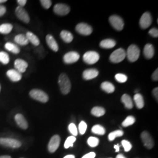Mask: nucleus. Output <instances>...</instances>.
Instances as JSON below:
<instances>
[{
	"label": "nucleus",
	"instance_id": "obj_1",
	"mask_svg": "<svg viewBox=\"0 0 158 158\" xmlns=\"http://www.w3.org/2000/svg\"><path fill=\"white\" fill-rule=\"evenodd\" d=\"M58 83L60 91L63 94H67L70 92L71 89V83L66 74L62 73L59 76Z\"/></svg>",
	"mask_w": 158,
	"mask_h": 158
},
{
	"label": "nucleus",
	"instance_id": "obj_2",
	"mask_svg": "<svg viewBox=\"0 0 158 158\" xmlns=\"http://www.w3.org/2000/svg\"><path fill=\"white\" fill-rule=\"evenodd\" d=\"M140 56V49L135 45H131L129 46L126 53V56L131 62L136 61Z\"/></svg>",
	"mask_w": 158,
	"mask_h": 158
},
{
	"label": "nucleus",
	"instance_id": "obj_3",
	"mask_svg": "<svg viewBox=\"0 0 158 158\" xmlns=\"http://www.w3.org/2000/svg\"><path fill=\"white\" fill-rule=\"evenodd\" d=\"M29 96L34 100L45 103L48 102L49 97L44 91L40 89H33L29 92Z\"/></svg>",
	"mask_w": 158,
	"mask_h": 158
},
{
	"label": "nucleus",
	"instance_id": "obj_4",
	"mask_svg": "<svg viewBox=\"0 0 158 158\" xmlns=\"http://www.w3.org/2000/svg\"><path fill=\"white\" fill-rule=\"evenodd\" d=\"M126 57V52L124 49L119 48L111 54L110 56V60L114 63H118L121 62Z\"/></svg>",
	"mask_w": 158,
	"mask_h": 158
},
{
	"label": "nucleus",
	"instance_id": "obj_5",
	"mask_svg": "<svg viewBox=\"0 0 158 158\" xmlns=\"http://www.w3.org/2000/svg\"><path fill=\"white\" fill-rule=\"evenodd\" d=\"M0 145L11 148H18L21 147V142L12 138H0Z\"/></svg>",
	"mask_w": 158,
	"mask_h": 158
},
{
	"label": "nucleus",
	"instance_id": "obj_6",
	"mask_svg": "<svg viewBox=\"0 0 158 158\" xmlns=\"http://www.w3.org/2000/svg\"><path fill=\"white\" fill-rule=\"evenodd\" d=\"M109 22L114 28L117 31H122L124 27L123 19L118 15H113L109 18Z\"/></svg>",
	"mask_w": 158,
	"mask_h": 158
},
{
	"label": "nucleus",
	"instance_id": "obj_7",
	"mask_svg": "<svg viewBox=\"0 0 158 158\" xmlns=\"http://www.w3.org/2000/svg\"><path fill=\"white\" fill-rule=\"evenodd\" d=\"M100 59L99 54L95 51H89L83 55V60L89 64H93L97 62Z\"/></svg>",
	"mask_w": 158,
	"mask_h": 158
},
{
	"label": "nucleus",
	"instance_id": "obj_8",
	"mask_svg": "<svg viewBox=\"0 0 158 158\" xmlns=\"http://www.w3.org/2000/svg\"><path fill=\"white\" fill-rule=\"evenodd\" d=\"M15 15L17 18L25 23H28L30 21V18L27 11L21 6H17L15 9Z\"/></svg>",
	"mask_w": 158,
	"mask_h": 158
},
{
	"label": "nucleus",
	"instance_id": "obj_9",
	"mask_svg": "<svg viewBox=\"0 0 158 158\" xmlns=\"http://www.w3.org/2000/svg\"><path fill=\"white\" fill-rule=\"evenodd\" d=\"M76 31L82 35L88 36L93 32V29L90 25L85 23H80L76 27Z\"/></svg>",
	"mask_w": 158,
	"mask_h": 158
},
{
	"label": "nucleus",
	"instance_id": "obj_10",
	"mask_svg": "<svg viewBox=\"0 0 158 158\" xmlns=\"http://www.w3.org/2000/svg\"><path fill=\"white\" fill-rule=\"evenodd\" d=\"M152 23V18L151 14L148 12H145L141 17L139 20V25L142 29L149 28Z\"/></svg>",
	"mask_w": 158,
	"mask_h": 158
},
{
	"label": "nucleus",
	"instance_id": "obj_11",
	"mask_svg": "<svg viewBox=\"0 0 158 158\" xmlns=\"http://www.w3.org/2000/svg\"><path fill=\"white\" fill-rule=\"evenodd\" d=\"M70 7L64 4H57L54 6L53 11L60 16H64L68 15L70 12Z\"/></svg>",
	"mask_w": 158,
	"mask_h": 158
},
{
	"label": "nucleus",
	"instance_id": "obj_12",
	"mask_svg": "<svg viewBox=\"0 0 158 158\" xmlns=\"http://www.w3.org/2000/svg\"><path fill=\"white\" fill-rule=\"evenodd\" d=\"M142 141L143 142L144 146L148 149H151L154 146V142L152 137L147 131H143L141 135Z\"/></svg>",
	"mask_w": 158,
	"mask_h": 158
},
{
	"label": "nucleus",
	"instance_id": "obj_13",
	"mask_svg": "<svg viewBox=\"0 0 158 158\" xmlns=\"http://www.w3.org/2000/svg\"><path fill=\"white\" fill-rule=\"evenodd\" d=\"M60 143V138L58 135L53 136L48 143V150L51 153H54L59 147Z\"/></svg>",
	"mask_w": 158,
	"mask_h": 158
},
{
	"label": "nucleus",
	"instance_id": "obj_14",
	"mask_svg": "<svg viewBox=\"0 0 158 158\" xmlns=\"http://www.w3.org/2000/svg\"><path fill=\"white\" fill-rule=\"evenodd\" d=\"M80 55L76 52H70L66 53L63 56V61L66 64H72L79 60Z\"/></svg>",
	"mask_w": 158,
	"mask_h": 158
},
{
	"label": "nucleus",
	"instance_id": "obj_15",
	"mask_svg": "<svg viewBox=\"0 0 158 158\" xmlns=\"http://www.w3.org/2000/svg\"><path fill=\"white\" fill-rule=\"evenodd\" d=\"M14 67L20 73H24L28 67V64L26 61L21 59H17L14 62Z\"/></svg>",
	"mask_w": 158,
	"mask_h": 158
},
{
	"label": "nucleus",
	"instance_id": "obj_16",
	"mask_svg": "<svg viewBox=\"0 0 158 158\" xmlns=\"http://www.w3.org/2000/svg\"><path fill=\"white\" fill-rule=\"evenodd\" d=\"M46 42L51 50L56 52L59 50V46L54 37L52 35H48L46 36Z\"/></svg>",
	"mask_w": 158,
	"mask_h": 158
},
{
	"label": "nucleus",
	"instance_id": "obj_17",
	"mask_svg": "<svg viewBox=\"0 0 158 158\" xmlns=\"http://www.w3.org/2000/svg\"><path fill=\"white\" fill-rule=\"evenodd\" d=\"M6 76L13 82H17L22 79V74L17 70L10 69L6 72Z\"/></svg>",
	"mask_w": 158,
	"mask_h": 158
},
{
	"label": "nucleus",
	"instance_id": "obj_18",
	"mask_svg": "<svg viewBox=\"0 0 158 158\" xmlns=\"http://www.w3.org/2000/svg\"><path fill=\"white\" fill-rule=\"evenodd\" d=\"M15 120L17 125L23 130H27L28 127L27 121L21 114H17L15 116Z\"/></svg>",
	"mask_w": 158,
	"mask_h": 158
},
{
	"label": "nucleus",
	"instance_id": "obj_19",
	"mask_svg": "<svg viewBox=\"0 0 158 158\" xmlns=\"http://www.w3.org/2000/svg\"><path fill=\"white\" fill-rule=\"evenodd\" d=\"M98 71L96 69H89L83 72V77L85 80H89L96 78V77L98 76Z\"/></svg>",
	"mask_w": 158,
	"mask_h": 158
},
{
	"label": "nucleus",
	"instance_id": "obj_20",
	"mask_svg": "<svg viewBox=\"0 0 158 158\" xmlns=\"http://www.w3.org/2000/svg\"><path fill=\"white\" fill-rule=\"evenodd\" d=\"M154 54H155V49L152 44H148L145 46L143 49V55L147 59H150L152 58L153 56H154Z\"/></svg>",
	"mask_w": 158,
	"mask_h": 158
},
{
	"label": "nucleus",
	"instance_id": "obj_21",
	"mask_svg": "<svg viewBox=\"0 0 158 158\" xmlns=\"http://www.w3.org/2000/svg\"><path fill=\"white\" fill-rule=\"evenodd\" d=\"M14 40L17 44L21 46L27 45L29 44V41L26 35L24 34H18L14 38Z\"/></svg>",
	"mask_w": 158,
	"mask_h": 158
},
{
	"label": "nucleus",
	"instance_id": "obj_22",
	"mask_svg": "<svg viewBox=\"0 0 158 158\" xmlns=\"http://www.w3.org/2000/svg\"><path fill=\"white\" fill-rule=\"evenodd\" d=\"M29 42H30L32 45L35 46H38L40 44V39L38 38L36 35L33 34L31 32H27V34L25 35Z\"/></svg>",
	"mask_w": 158,
	"mask_h": 158
},
{
	"label": "nucleus",
	"instance_id": "obj_23",
	"mask_svg": "<svg viewBox=\"0 0 158 158\" xmlns=\"http://www.w3.org/2000/svg\"><path fill=\"white\" fill-rule=\"evenodd\" d=\"M121 102L124 103L125 107L128 109H132L134 107L133 102L131 97L129 95L125 94L121 97Z\"/></svg>",
	"mask_w": 158,
	"mask_h": 158
},
{
	"label": "nucleus",
	"instance_id": "obj_24",
	"mask_svg": "<svg viewBox=\"0 0 158 158\" xmlns=\"http://www.w3.org/2000/svg\"><path fill=\"white\" fill-rule=\"evenodd\" d=\"M116 45V42L111 39H106L102 40L100 44V46L102 48L111 49L113 48Z\"/></svg>",
	"mask_w": 158,
	"mask_h": 158
},
{
	"label": "nucleus",
	"instance_id": "obj_25",
	"mask_svg": "<svg viewBox=\"0 0 158 158\" xmlns=\"http://www.w3.org/2000/svg\"><path fill=\"white\" fill-rule=\"evenodd\" d=\"M60 38L66 43H70L73 40V35L68 31L63 30L60 34Z\"/></svg>",
	"mask_w": 158,
	"mask_h": 158
},
{
	"label": "nucleus",
	"instance_id": "obj_26",
	"mask_svg": "<svg viewBox=\"0 0 158 158\" xmlns=\"http://www.w3.org/2000/svg\"><path fill=\"white\" fill-rule=\"evenodd\" d=\"M102 90L107 93H113L115 91L114 85L109 81H104L101 85Z\"/></svg>",
	"mask_w": 158,
	"mask_h": 158
},
{
	"label": "nucleus",
	"instance_id": "obj_27",
	"mask_svg": "<svg viewBox=\"0 0 158 158\" xmlns=\"http://www.w3.org/2000/svg\"><path fill=\"white\" fill-rule=\"evenodd\" d=\"M134 100L136 106L138 109H141L144 107V100L141 94L136 93L134 97Z\"/></svg>",
	"mask_w": 158,
	"mask_h": 158
},
{
	"label": "nucleus",
	"instance_id": "obj_28",
	"mask_svg": "<svg viewBox=\"0 0 158 158\" xmlns=\"http://www.w3.org/2000/svg\"><path fill=\"white\" fill-rule=\"evenodd\" d=\"M4 46L7 51L11 52L14 54H18L20 52V48L11 42H6Z\"/></svg>",
	"mask_w": 158,
	"mask_h": 158
},
{
	"label": "nucleus",
	"instance_id": "obj_29",
	"mask_svg": "<svg viewBox=\"0 0 158 158\" xmlns=\"http://www.w3.org/2000/svg\"><path fill=\"white\" fill-rule=\"evenodd\" d=\"M13 29V25L11 23H6L0 25V33L2 34H10Z\"/></svg>",
	"mask_w": 158,
	"mask_h": 158
},
{
	"label": "nucleus",
	"instance_id": "obj_30",
	"mask_svg": "<svg viewBox=\"0 0 158 158\" xmlns=\"http://www.w3.org/2000/svg\"><path fill=\"white\" fill-rule=\"evenodd\" d=\"M91 113L93 115L97 117H102L106 113V110L104 108L102 107H94L91 111Z\"/></svg>",
	"mask_w": 158,
	"mask_h": 158
},
{
	"label": "nucleus",
	"instance_id": "obj_31",
	"mask_svg": "<svg viewBox=\"0 0 158 158\" xmlns=\"http://www.w3.org/2000/svg\"><path fill=\"white\" fill-rule=\"evenodd\" d=\"M91 131L93 133L100 135H103L106 133L105 128L102 125L98 124L95 125L94 126H93L91 129Z\"/></svg>",
	"mask_w": 158,
	"mask_h": 158
},
{
	"label": "nucleus",
	"instance_id": "obj_32",
	"mask_svg": "<svg viewBox=\"0 0 158 158\" xmlns=\"http://www.w3.org/2000/svg\"><path fill=\"white\" fill-rule=\"evenodd\" d=\"M124 135V132L122 130H116L111 132L108 135V140L110 141H113L117 137L122 136Z\"/></svg>",
	"mask_w": 158,
	"mask_h": 158
},
{
	"label": "nucleus",
	"instance_id": "obj_33",
	"mask_svg": "<svg viewBox=\"0 0 158 158\" xmlns=\"http://www.w3.org/2000/svg\"><path fill=\"white\" fill-rule=\"evenodd\" d=\"M10 59L8 54L5 52H0V62L3 64H7L10 62Z\"/></svg>",
	"mask_w": 158,
	"mask_h": 158
},
{
	"label": "nucleus",
	"instance_id": "obj_34",
	"mask_svg": "<svg viewBox=\"0 0 158 158\" xmlns=\"http://www.w3.org/2000/svg\"><path fill=\"white\" fill-rule=\"evenodd\" d=\"M135 122V118L133 117L130 115L128 117H127L124 121L123 122L122 125L124 127H129L130 125L134 124Z\"/></svg>",
	"mask_w": 158,
	"mask_h": 158
},
{
	"label": "nucleus",
	"instance_id": "obj_35",
	"mask_svg": "<svg viewBox=\"0 0 158 158\" xmlns=\"http://www.w3.org/2000/svg\"><path fill=\"white\" fill-rule=\"evenodd\" d=\"M76 138L74 136H70L68 137L64 142V147L66 149H68L70 147H73V143L76 141Z\"/></svg>",
	"mask_w": 158,
	"mask_h": 158
},
{
	"label": "nucleus",
	"instance_id": "obj_36",
	"mask_svg": "<svg viewBox=\"0 0 158 158\" xmlns=\"http://www.w3.org/2000/svg\"><path fill=\"white\" fill-rule=\"evenodd\" d=\"M87 143L90 147L94 148V147H97L98 145L99 139L96 137L90 136L89 138V139L87 140Z\"/></svg>",
	"mask_w": 158,
	"mask_h": 158
},
{
	"label": "nucleus",
	"instance_id": "obj_37",
	"mask_svg": "<svg viewBox=\"0 0 158 158\" xmlns=\"http://www.w3.org/2000/svg\"><path fill=\"white\" fill-rule=\"evenodd\" d=\"M115 78L116 80L121 83H123L127 81L128 77L124 74L118 73L115 76Z\"/></svg>",
	"mask_w": 158,
	"mask_h": 158
},
{
	"label": "nucleus",
	"instance_id": "obj_38",
	"mask_svg": "<svg viewBox=\"0 0 158 158\" xmlns=\"http://www.w3.org/2000/svg\"><path fill=\"white\" fill-rule=\"evenodd\" d=\"M69 131H70V132L74 136H76L78 134V131H77V127L76 126V125L74 124V123H71L69 125Z\"/></svg>",
	"mask_w": 158,
	"mask_h": 158
},
{
	"label": "nucleus",
	"instance_id": "obj_39",
	"mask_svg": "<svg viewBox=\"0 0 158 158\" xmlns=\"http://www.w3.org/2000/svg\"><path fill=\"white\" fill-rule=\"evenodd\" d=\"M87 125L85 121H81L79 125V132L81 135L85 134V133L87 130Z\"/></svg>",
	"mask_w": 158,
	"mask_h": 158
},
{
	"label": "nucleus",
	"instance_id": "obj_40",
	"mask_svg": "<svg viewBox=\"0 0 158 158\" xmlns=\"http://www.w3.org/2000/svg\"><path fill=\"white\" fill-rule=\"evenodd\" d=\"M121 143L123 147L124 148V151L125 152H129L132 148V145L130 142L127 140H123L121 141Z\"/></svg>",
	"mask_w": 158,
	"mask_h": 158
},
{
	"label": "nucleus",
	"instance_id": "obj_41",
	"mask_svg": "<svg viewBox=\"0 0 158 158\" xmlns=\"http://www.w3.org/2000/svg\"><path fill=\"white\" fill-rule=\"evenodd\" d=\"M41 5L45 9H49L52 6V1L51 0H40V1Z\"/></svg>",
	"mask_w": 158,
	"mask_h": 158
},
{
	"label": "nucleus",
	"instance_id": "obj_42",
	"mask_svg": "<svg viewBox=\"0 0 158 158\" xmlns=\"http://www.w3.org/2000/svg\"><path fill=\"white\" fill-rule=\"evenodd\" d=\"M149 34L152 36L153 38H158V29L153 28L149 30Z\"/></svg>",
	"mask_w": 158,
	"mask_h": 158
},
{
	"label": "nucleus",
	"instance_id": "obj_43",
	"mask_svg": "<svg viewBox=\"0 0 158 158\" xmlns=\"http://www.w3.org/2000/svg\"><path fill=\"white\" fill-rule=\"evenodd\" d=\"M96 157V153L93 152L88 153L87 154L85 155L81 158H94Z\"/></svg>",
	"mask_w": 158,
	"mask_h": 158
},
{
	"label": "nucleus",
	"instance_id": "obj_44",
	"mask_svg": "<svg viewBox=\"0 0 158 158\" xmlns=\"http://www.w3.org/2000/svg\"><path fill=\"white\" fill-rule=\"evenodd\" d=\"M6 7L2 5H0V17L3 16L6 13Z\"/></svg>",
	"mask_w": 158,
	"mask_h": 158
},
{
	"label": "nucleus",
	"instance_id": "obj_45",
	"mask_svg": "<svg viewBox=\"0 0 158 158\" xmlns=\"http://www.w3.org/2000/svg\"><path fill=\"white\" fill-rule=\"evenodd\" d=\"M152 79L154 81H158V69H156L155 72L153 73L152 75Z\"/></svg>",
	"mask_w": 158,
	"mask_h": 158
},
{
	"label": "nucleus",
	"instance_id": "obj_46",
	"mask_svg": "<svg viewBox=\"0 0 158 158\" xmlns=\"http://www.w3.org/2000/svg\"><path fill=\"white\" fill-rule=\"evenodd\" d=\"M17 4L19 5V6L23 7L26 5L27 1V0H18L17 1Z\"/></svg>",
	"mask_w": 158,
	"mask_h": 158
},
{
	"label": "nucleus",
	"instance_id": "obj_47",
	"mask_svg": "<svg viewBox=\"0 0 158 158\" xmlns=\"http://www.w3.org/2000/svg\"><path fill=\"white\" fill-rule=\"evenodd\" d=\"M152 94L154 97L156 98V100H157L158 102V87H156L152 91Z\"/></svg>",
	"mask_w": 158,
	"mask_h": 158
},
{
	"label": "nucleus",
	"instance_id": "obj_48",
	"mask_svg": "<svg viewBox=\"0 0 158 158\" xmlns=\"http://www.w3.org/2000/svg\"><path fill=\"white\" fill-rule=\"evenodd\" d=\"M114 148L115 149V152H119V145H114Z\"/></svg>",
	"mask_w": 158,
	"mask_h": 158
},
{
	"label": "nucleus",
	"instance_id": "obj_49",
	"mask_svg": "<svg viewBox=\"0 0 158 158\" xmlns=\"http://www.w3.org/2000/svg\"><path fill=\"white\" fill-rule=\"evenodd\" d=\"M63 158H75V156H74L73 155H68L65 156Z\"/></svg>",
	"mask_w": 158,
	"mask_h": 158
},
{
	"label": "nucleus",
	"instance_id": "obj_50",
	"mask_svg": "<svg viewBox=\"0 0 158 158\" xmlns=\"http://www.w3.org/2000/svg\"><path fill=\"white\" fill-rule=\"evenodd\" d=\"M116 158H126L124 156L123 154H118Z\"/></svg>",
	"mask_w": 158,
	"mask_h": 158
},
{
	"label": "nucleus",
	"instance_id": "obj_51",
	"mask_svg": "<svg viewBox=\"0 0 158 158\" xmlns=\"http://www.w3.org/2000/svg\"><path fill=\"white\" fill-rule=\"evenodd\" d=\"M0 158H12L10 156L8 155H4V156H1Z\"/></svg>",
	"mask_w": 158,
	"mask_h": 158
},
{
	"label": "nucleus",
	"instance_id": "obj_52",
	"mask_svg": "<svg viewBox=\"0 0 158 158\" xmlns=\"http://www.w3.org/2000/svg\"><path fill=\"white\" fill-rule=\"evenodd\" d=\"M7 1L6 0H0V4H2V3H4L6 2Z\"/></svg>",
	"mask_w": 158,
	"mask_h": 158
},
{
	"label": "nucleus",
	"instance_id": "obj_53",
	"mask_svg": "<svg viewBox=\"0 0 158 158\" xmlns=\"http://www.w3.org/2000/svg\"><path fill=\"white\" fill-rule=\"evenodd\" d=\"M1 85H0V92H1Z\"/></svg>",
	"mask_w": 158,
	"mask_h": 158
},
{
	"label": "nucleus",
	"instance_id": "obj_54",
	"mask_svg": "<svg viewBox=\"0 0 158 158\" xmlns=\"http://www.w3.org/2000/svg\"></svg>",
	"mask_w": 158,
	"mask_h": 158
},
{
	"label": "nucleus",
	"instance_id": "obj_55",
	"mask_svg": "<svg viewBox=\"0 0 158 158\" xmlns=\"http://www.w3.org/2000/svg\"></svg>",
	"mask_w": 158,
	"mask_h": 158
}]
</instances>
